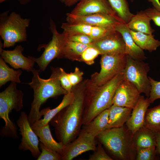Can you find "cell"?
<instances>
[{
    "label": "cell",
    "instance_id": "obj_1",
    "mask_svg": "<svg viewBox=\"0 0 160 160\" xmlns=\"http://www.w3.org/2000/svg\"><path fill=\"white\" fill-rule=\"evenodd\" d=\"M72 103L57 114L50 121L59 142L66 145L78 136L82 125L85 93L82 89L74 91Z\"/></svg>",
    "mask_w": 160,
    "mask_h": 160
},
{
    "label": "cell",
    "instance_id": "obj_2",
    "mask_svg": "<svg viewBox=\"0 0 160 160\" xmlns=\"http://www.w3.org/2000/svg\"><path fill=\"white\" fill-rule=\"evenodd\" d=\"M52 73L49 78L43 79L39 75V70L33 68L32 81L27 83L33 91V99L28 115L32 125L41 119L40 109L41 106L50 98H56L68 92L62 87L59 79L60 68L51 67Z\"/></svg>",
    "mask_w": 160,
    "mask_h": 160
},
{
    "label": "cell",
    "instance_id": "obj_3",
    "mask_svg": "<svg viewBox=\"0 0 160 160\" xmlns=\"http://www.w3.org/2000/svg\"><path fill=\"white\" fill-rule=\"evenodd\" d=\"M96 137L116 159L136 160V148L134 143L133 134L125 124L121 127L107 129Z\"/></svg>",
    "mask_w": 160,
    "mask_h": 160
},
{
    "label": "cell",
    "instance_id": "obj_4",
    "mask_svg": "<svg viewBox=\"0 0 160 160\" xmlns=\"http://www.w3.org/2000/svg\"><path fill=\"white\" fill-rule=\"evenodd\" d=\"M124 79L123 73L119 74L109 81L85 95L82 125L87 123L112 104L116 89Z\"/></svg>",
    "mask_w": 160,
    "mask_h": 160
},
{
    "label": "cell",
    "instance_id": "obj_5",
    "mask_svg": "<svg viewBox=\"0 0 160 160\" xmlns=\"http://www.w3.org/2000/svg\"><path fill=\"white\" fill-rule=\"evenodd\" d=\"M23 95L21 90L17 89L16 83L14 82H11L8 87L0 93V118L5 124L0 130L2 137L18 138L17 126L10 119L9 114L13 110L18 112L22 109Z\"/></svg>",
    "mask_w": 160,
    "mask_h": 160
},
{
    "label": "cell",
    "instance_id": "obj_6",
    "mask_svg": "<svg viewBox=\"0 0 160 160\" xmlns=\"http://www.w3.org/2000/svg\"><path fill=\"white\" fill-rule=\"evenodd\" d=\"M10 11L0 15V36L3 41V47H13L17 43L27 40V28L30 20L24 18L19 14Z\"/></svg>",
    "mask_w": 160,
    "mask_h": 160
},
{
    "label": "cell",
    "instance_id": "obj_7",
    "mask_svg": "<svg viewBox=\"0 0 160 160\" xmlns=\"http://www.w3.org/2000/svg\"><path fill=\"white\" fill-rule=\"evenodd\" d=\"M127 55L126 66L123 72L124 79L133 84L140 92L148 97L151 84L148 73L150 69L149 64L137 60Z\"/></svg>",
    "mask_w": 160,
    "mask_h": 160
},
{
    "label": "cell",
    "instance_id": "obj_8",
    "mask_svg": "<svg viewBox=\"0 0 160 160\" xmlns=\"http://www.w3.org/2000/svg\"><path fill=\"white\" fill-rule=\"evenodd\" d=\"M52 33V40L44 47V50L39 57L36 58L30 56L36 63L39 71H45L48 65L54 59L63 56L64 39L62 33L58 32L55 22L50 19L49 28Z\"/></svg>",
    "mask_w": 160,
    "mask_h": 160
},
{
    "label": "cell",
    "instance_id": "obj_9",
    "mask_svg": "<svg viewBox=\"0 0 160 160\" xmlns=\"http://www.w3.org/2000/svg\"><path fill=\"white\" fill-rule=\"evenodd\" d=\"M101 55V70L95 79L96 84L99 87L117 74L123 73L127 61V55L125 54Z\"/></svg>",
    "mask_w": 160,
    "mask_h": 160
},
{
    "label": "cell",
    "instance_id": "obj_10",
    "mask_svg": "<svg viewBox=\"0 0 160 160\" xmlns=\"http://www.w3.org/2000/svg\"><path fill=\"white\" fill-rule=\"evenodd\" d=\"M20 134L22 136L19 149L23 151H29L33 157L37 158L41 152L39 149L38 137L32 129L29 121L28 116L23 111L17 121Z\"/></svg>",
    "mask_w": 160,
    "mask_h": 160
},
{
    "label": "cell",
    "instance_id": "obj_11",
    "mask_svg": "<svg viewBox=\"0 0 160 160\" xmlns=\"http://www.w3.org/2000/svg\"><path fill=\"white\" fill-rule=\"evenodd\" d=\"M95 136L83 129L74 140L64 145L60 154L62 160H71L82 153L97 148Z\"/></svg>",
    "mask_w": 160,
    "mask_h": 160
},
{
    "label": "cell",
    "instance_id": "obj_12",
    "mask_svg": "<svg viewBox=\"0 0 160 160\" xmlns=\"http://www.w3.org/2000/svg\"><path fill=\"white\" fill-rule=\"evenodd\" d=\"M67 22L73 24H83L109 28H115L118 25L125 23L117 15L104 13H96L83 16L66 14Z\"/></svg>",
    "mask_w": 160,
    "mask_h": 160
},
{
    "label": "cell",
    "instance_id": "obj_13",
    "mask_svg": "<svg viewBox=\"0 0 160 160\" xmlns=\"http://www.w3.org/2000/svg\"><path fill=\"white\" fill-rule=\"evenodd\" d=\"M140 94L133 84L124 79L116 89L113 104L132 109L137 103Z\"/></svg>",
    "mask_w": 160,
    "mask_h": 160
},
{
    "label": "cell",
    "instance_id": "obj_14",
    "mask_svg": "<svg viewBox=\"0 0 160 160\" xmlns=\"http://www.w3.org/2000/svg\"><path fill=\"white\" fill-rule=\"evenodd\" d=\"M92 44L100 51L101 55L125 54L123 37L119 32L115 30Z\"/></svg>",
    "mask_w": 160,
    "mask_h": 160
},
{
    "label": "cell",
    "instance_id": "obj_15",
    "mask_svg": "<svg viewBox=\"0 0 160 160\" xmlns=\"http://www.w3.org/2000/svg\"><path fill=\"white\" fill-rule=\"evenodd\" d=\"M2 47L3 44L0 41V54L6 63L15 69L21 68L27 72H31L35 63L29 56L27 57L23 55V47L17 45L12 50L3 49Z\"/></svg>",
    "mask_w": 160,
    "mask_h": 160
},
{
    "label": "cell",
    "instance_id": "obj_16",
    "mask_svg": "<svg viewBox=\"0 0 160 160\" xmlns=\"http://www.w3.org/2000/svg\"><path fill=\"white\" fill-rule=\"evenodd\" d=\"M70 13L78 16L99 13L117 16L108 0H80Z\"/></svg>",
    "mask_w": 160,
    "mask_h": 160
},
{
    "label": "cell",
    "instance_id": "obj_17",
    "mask_svg": "<svg viewBox=\"0 0 160 160\" xmlns=\"http://www.w3.org/2000/svg\"><path fill=\"white\" fill-rule=\"evenodd\" d=\"M61 27L63 29V31L66 33L82 34L88 36L94 41L115 30L113 28L93 26L85 24H73L67 22L62 23Z\"/></svg>",
    "mask_w": 160,
    "mask_h": 160
},
{
    "label": "cell",
    "instance_id": "obj_18",
    "mask_svg": "<svg viewBox=\"0 0 160 160\" xmlns=\"http://www.w3.org/2000/svg\"><path fill=\"white\" fill-rule=\"evenodd\" d=\"M151 104L148 97L145 98L140 95L125 123L127 128L132 134L144 126L145 114Z\"/></svg>",
    "mask_w": 160,
    "mask_h": 160
},
{
    "label": "cell",
    "instance_id": "obj_19",
    "mask_svg": "<svg viewBox=\"0 0 160 160\" xmlns=\"http://www.w3.org/2000/svg\"><path fill=\"white\" fill-rule=\"evenodd\" d=\"M114 29L119 32L123 37L125 43L126 54L137 60L143 61L146 59L143 50L135 42L127 24L120 23L116 26Z\"/></svg>",
    "mask_w": 160,
    "mask_h": 160
},
{
    "label": "cell",
    "instance_id": "obj_20",
    "mask_svg": "<svg viewBox=\"0 0 160 160\" xmlns=\"http://www.w3.org/2000/svg\"><path fill=\"white\" fill-rule=\"evenodd\" d=\"M74 97L73 92H68L64 95L61 102L56 108L51 109L49 107L40 111V116L41 117L43 116V118L31 125L32 129H34L41 127L48 124L51 120L57 114L72 103Z\"/></svg>",
    "mask_w": 160,
    "mask_h": 160
},
{
    "label": "cell",
    "instance_id": "obj_21",
    "mask_svg": "<svg viewBox=\"0 0 160 160\" xmlns=\"http://www.w3.org/2000/svg\"><path fill=\"white\" fill-rule=\"evenodd\" d=\"M107 129L121 127L129 117L132 109L112 104L109 108Z\"/></svg>",
    "mask_w": 160,
    "mask_h": 160
},
{
    "label": "cell",
    "instance_id": "obj_22",
    "mask_svg": "<svg viewBox=\"0 0 160 160\" xmlns=\"http://www.w3.org/2000/svg\"><path fill=\"white\" fill-rule=\"evenodd\" d=\"M109 110L107 109L100 113L92 120L82 125V129L95 137L107 129Z\"/></svg>",
    "mask_w": 160,
    "mask_h": 160
},
{
    "label": "cell",
    "instance_id": "obj_23",
    "mask_svg": "<svg viewBox=\"0 0 160 160\" xmlns=\"http://www.w3.org/2000/svg\"><path fill=\"white\" fill-rule=\"evenodd\" d=\"M151 20L145 10H141L133 15L127 24L131 30L147 34H152L155 30L151 26Z\"/></svg>",
    "mask_w": 160,
    "mask_h": 160
},
{
    "label": "cell",
    "instance_id": "obj_24",
    "mask_svg": "<svg viewBox=\"0 0 160 160\" xmlns=\"http://www.w3.org/2000/svg\"><path fill=\"white\" fill-rule=\"evenodd\" d=\"M33 129L39 137V141L45 146L61 154L64 145L61 142H57L54 139L49 124Z\"/></svg>",
    "mask_w": 160,
    "mask_h": 160
},
{
    "label": "cell",
    "instance_id": "obj_25",
    "mask_svg": "<svg viewBox=\"0 0 160 160\" xmlns=\"http://www.w3.org/2000/svg\"><path fill=\"white\" fill-rule=\"evenodd\" d=\"M134 144L136 148L155 147L156 133L144 126L133 134Z\"/></svg>",
    "mask_w": 160,
    "mask_h": 160
},
{
    "label": "cell",
    "instance_id": "obj_26",
    "mask_svg": "<svg viewBox=\"0 0 160 160\" xmlns=\"http://www.w3.org/2000/svg\"><path fill=\"white\" fill-rule=\"evenodd\" d=\"M130 32L135 43L143 50L152 52L160 46V41L155 39L153 34H147L131 30Z\"/></svg>",
    "mask_w": 160,
    "mask_h": 160
},
{
    "label": "cell",
    "instance_id": "obj_27",
    "mask_svg": "<svg viewBox=\"0 0 160 160\" xmlns=\"http://www.w3.org/2000/svg\"><path fill=\"white\" fill-rule=\"evenodd\" d=\"M23 73L20 69L14 70L10 68L2 57H0V87L9 81L20 83V76Z\"/></svg>",
    "mask_w": 160,
    "mask_h": 160
},
{
    "label": "cell",
    "instance_id": "obj_28",
    "mask_svg": "<svg viewBox=\"0 0 160 160\" xmlns=\"http://www.w3.org/2000/svg\"><path fill=\"white\" fill-rule=\"evenodd\" d=\"M113 10L118 17L127 24L134 15L130 11L127 0H108Z\"/></svg>",
    "mask_w": 160,
    "mask_h": 160
},
{
    "label": "cell",
    "instance_id": "obj_29",
    "mask_svg": "<svg viewBox=\"0 0 160 160\" xmlns=\"http://www.w3.org/2000/svg\"><path fill=\"white\" fill-rule=\"evenodd\" d=\"M144 126L155 133L160 132V104L148 109Z\"/></svg>",
    "mask_w": 160,
    "mask_h": 160
},
{
    "label": "cell",
    "instance_id": "obj_30",
    "mask_svg": "<svg viewBox=\"0 0 160 160\" xmlns=\"http://www.w3.org/2000/svg\"><path fill=\"white\" fill-rule=\"evenodd\" d=\"M64 37V36H63ZM64 39L63 56L70 58L72 56H80L87 48L93 46L92 44H86L69 41Z\"/></svg>",
    "mask_w": 160,
    "mask_h": 160
},
{
    "label": "cell",
    "instance_id": "obj_31",
    "mask_svg": "<svg viewBox=\"0 0 160 160\" xmlns=\"http://www.w3.org/2000/svg\"><path fill=\"white\" fill-rule=\"evenodd\" d=\"M136 160H155L159 159L157 156L156 147L136 148Z\"/></svg>",
    "mask_w": 160,
    "mask_h": 160
},
{
    "label": "cell",
    "instance_id": "obj_32",
    "mask_svg": "<svg viewBox=\"0 0 160 160\" xmlns=\"http://www.w3.org/2000/svg\"><path fill=\"white\" fill-rule=\"evenodd\" d=\"M39 148L41 152L37 160H61L59 153L47 148L41 142L39 143Z\"/></svg>",
    "mask_w": 160,
    "mask_h": 160
},
{
    "label": "cell",
    "instance_id": "obj_33",
    "mask_svg": "<svg viewBox=\"0 0 160 160\" xmlns=\"http://www.w3.org/2000/svg\"><path fill=\"white\" fill-rule=\"evenodd\" d=\"M64 39L67 40L86 44H90L94 41L89 36L82 34H71L63 31L62 32Z\"/></svg>",
    "mask_w": 160,
    "mask_h": 160
},
{
    "label": "cell",
    "instance_id": "obj_34",
    "mask_svg": "<svg viewBox=\"0 0 160 160\" xmlns=\"http://www.w3.org/2000/svg\"><path fill=\"white\" fill-rule=\"evenodd\" d=\"M99 55H101L100 51L92 46L86 49L82 53L80 57L87 64H91L94 63V60Z\"/></svg>",
    "mask_w": 160,
    "mask_h": 160
},
{
    "label": "cell",
    "instance_id": "obj_35",
    "mask_svg": "<svg viewBox=\"0 0 160 160\" xmlns=\"http://www.w3.org/2000/svg\"><path fill=\"white\" fill-rule=\"evenodd\" d=\"M151 84V89L148 97L151 103L156 100L160 99V81H155L151 77H149Z\"/></svg>",
    "mask_w": 160,
    "mask_h": 160
},
{
    "label": "cell",
    "instance_id": "obj_36",
    "mask_svg": "<svg viewBox=\"0 0 160 160\" xmlns=\"http://www.w3.org/2000/svg\"><path fill=\"white\" fill-rule=\"evenodd\" d=\"M102 144L99 141L96 150L90 155L89 160H113V158L106 153L102 146Z\"/></svg>",
    "mask_w": 160,
    "mask_h": 160
},
{
    "label": "cell",
    "instance_id": "obj_37",
    "mask_svg": "<svg viewBox=\"0 0 160 160\" xmlns=\"http://www.w3.org/2000/svg\"><path fill=\"white\" fill-rule=\"evenodd\" d=\"M60 70L59 79L62 87L68 92H72L73 86L69 79L68 73L62 68H60Z\"/></svg>",
    "mask_w": 160,
    "mask_h": 160
},
{
    "label": "cell",
    "instance_id": "obj_38",
    "mask_svg": "<svg viewBox=\"0 0 160 160\" xmlns=\"http://www.w3.org/2000/svg\"><path fill=\"white\" fill-rule=\"evenodd\" d=\"M145 11L154 24L160 27V11L157 10L154 7H149Z\"/></svg>",
    "mask_w": 160,
    "mask_h": 160
},
{
    "label": "cell",
    "instance_id": "obj_39",
    "mask_svg": "<svg viewBox=\"0 0 160 160\" xmlns=\"http://www.w3.org/2000/svg\"><path fill=\"white\" fill-rule=\"evenodd\" d=\"M83 73L79 69L76 67L74 71L68 73V76L72 86H74L81 81L82 79Z\"/></svg>",
    "mask_w": 160,
    "mask_h": 160
},
{
    "label": "cell",
    "instance_id": "obj_40",
    "mask_svg": "<svg viewBox=\"0 0 160 160\" xmlns=\"http://www.w3.org/2000/svg\"><path fill=\"white\" fill-rule=\"evenodd\" d=\"M65 6L70 7L77 3L80 0H59Z\"/></svg>",
    "mask_w": 160,
    "mask_h": 160
},
{
    "label": "cell",
    "instance_id": "obj_41",
    "mask_svg": "<svg viewBox=\"0 0 160 160\" xmlns=\"http://www.w3.org/2000/svg\"><path fill=\"white\" fill-rule=\"evenodd\" d=\"M156 150L157 155L160 156V132L156 133Z\"/></svg>",
    "mask_w": 160,
    "mask_h": 160
},
{
    "label": "cell",
    "instance_id": "obj_42",
    "mask_svg": "<svg viewBox=\"0 0 160 160\" xmlns=\"http://www.w3.org/2000/svg\"><path fill=\"white\" fill-rule=\"evenodd\" d=\"M152 3L153 7L157 10L160 11V2L159 0H148Z\"/></svg>",
    "mask_w": 160,
    "mask_h": 160
},
{
    "label": "cell",
    "instance_id": "obj_43",
    "mask_svg": "<svg viewBox=\"0 0 160 160\" xmlns=\"http://www.w3.org/2000/svg\"><path fill=\"white\" fill-rule=\"evenodd\" d=\"M19 3L21 5H25L29 3L31 0H17Z\"/></svg>",
    "mask_w": 160,
    "mask_h": 160
},
{
    "label": "cell",
    "instance_id": "obj_44",
    "mask_svg": "<svg viewBox=\"0 0 160 160\" xmlns=\"http://www.w3.org/2000/svg\"><path fill=\"white\" fill-rule=\"evenodd\" d=\"M7 0H0V3H1L2 2H3L5 1H7Z\"/></svg>",
    "mask_w": 160,
    "mask_h": 160
},
{
    "label": "cell",
    "instance_id": "obj_45",
    "mask_svg": "<svg viewBox=\"0 0 160 160\" xmlns=\"http://www.w3.org/2000/svg\"><path fill=\"white\" fill-rule=\"evenodd\" d=\"M130 1L132 2H133L134 0H130Z\"/></svg>",
    "mask_w": 160,
    "mask_h": 160
}]
</instances>
